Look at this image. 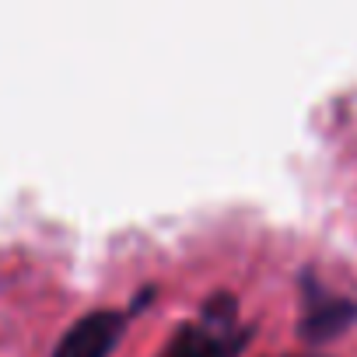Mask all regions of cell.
<instances>
[{"instance_id": "3957f363", "label": "cell", "mask_w": 357, "mask_h": 357, "mask_svg": "<svg viewBox=\"0 0 357 357\" xmlns=\"http://www.w3.org/2000/svg\"><path fill=\"white\" fill-rule=\"evenodd\" d=\"M357 319V305L347 298H336L329 291H322L315 280L305 284V315H301V333L308 340H329L336 333H343L350 322Z\"/></svg>"}, {"instance_id": "6da1fadb", "label": "cell", "mask_w": 357, "mask_h": 357, "mask_svg": "<svg viewBox=\"0 0 357 357\" xmlns=\"http://www.w3.org/2000/svg\"><path fill=\"white\" fill-rule=\"evenodd\" d=\"M245 343V333L235 326V301L214 298L204 315L190 326H183L161 357H235Z\"/></svg>"}, {"instance_id": "7a4b0ae2", "label": "cell", "mask_w": 357, "mask_h": 357, "mask_svg": "<svg viewBox=\"0 0 357 357\" xmlns=\"http://www.w3.org/2000/svg\"><path fill=\"white\" fill-rule=\"evenodd\" d=\"M126 329V315L112 312V308H98L88 312L84 319H77L56 343V350L50 357H109L119 343Z\"/></svg>"}]
</instances>
